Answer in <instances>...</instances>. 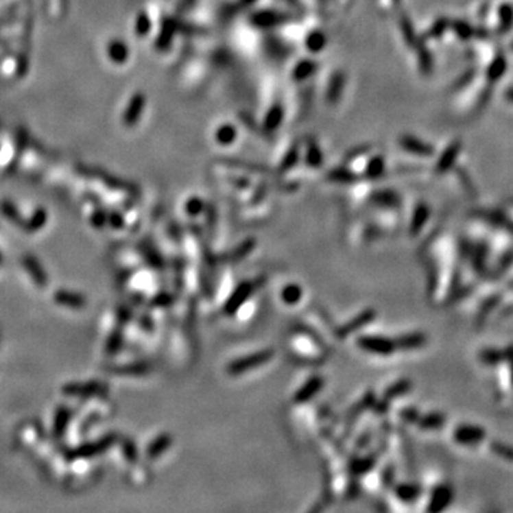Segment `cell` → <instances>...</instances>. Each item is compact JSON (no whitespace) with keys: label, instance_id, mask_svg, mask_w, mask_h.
<instances>
[{"label":"cell","instance_id":"cell-4","mask_svg":"<svg viewBox=\"0 0 513 513\" xmlns=\"http://www.w3.org/2000/svg\"><path fill=\"white\" fill-rule=\"evenodd\" d=\"M324 388V378L320 377V375H314L311 377L302 387L294 394V396H292V402L294 404H305V402L313 399L318 392H321V390Z\"/></svg>","mask_w":513,"mask_h":513},{"label":"cell","instance_id":"cell-7","mask_svg":"<svg viewBox=\"0 0 513 513\" xmlns=\"http://www.w3.org/2000/svg\"><path fill=\"white\" fill-rule=\"evenodd\" d=\"M452 499V490L449 486L446 485H442V486H438L432 497H431V501H429V505H428V510L429 512H439L448 506V503L451 502Z\"/></svg>","mask_w":513,"mask_h":513},{"label":"cell","instance_id":"cell-30","mask_svg":"<svg viewBox=\"0 0 513 513\" xmlns=\"http://www.w3.org/2000/svg\"><path fill=\"white\" fill-rule=\"evenodd\" d=\"M505 97L510 102V103H513V87H509L508 90H506V93H505Z\"/></svg>","mask_w":513,"mask_h":513},{"label":"cell","instance_id":"cell-13","mask_svg":"<svg viewBox=\"0 0 513 513\" xmlns=\"http://www.w3.org/2000/svg\"><path fill=\"white\" fill-rule=\"evenodd\" d=\"M506 69H508V63H506V59L503 54H499V56H497L493 59V62L490 63L488 71H486V76H488V80L489 82H498L505 73H506Z\"/></svg>","mask_w":513,"mask_h":513},{"label":"cell","instance_id":"cell-17","mask_svg":"<svg viewBox=\"0 0 513 513\" xmlns=\"http://www.w3.org/2000/svg\"><path fill=\"white\" fill-rule=\"evenodd\" d=\"M428 217H429V210H428V207L424 206V204H420V206L416 208L415 214H414L412 224H411V232H412V234H416L420 228H422L424 224L427 223Z\"/></svg>","mask_w":513,"mask_h":513},{"label":"cell","instance_id":"cell-21","mask_svg":"<svg viewBox=\"0 0 513 513\" xmlns=\"http://www.w3.org/2000/svg\"><path fill=\"white\" fill-rule=\"evenodd\" d=\"M283 120V110L280 107H274L270 110V113L265 119V124L268 128H276Z\"/></svg>","mask_w":513,"mask_h":513},{"label":"cell","instance_id":"cell-9","mask_svg":"<svg viewBox=\"0 0 513 513\" xmlns=\"http://www.w3.org/2000/svg\"><path fill=\"white\" fill-rule=\"evenodd\" d=\"M401 144L407 152L418 154V156H431L433 153V149L429 144L420 141L412 136H405L401 139Z\"/></svg>","mask_w":513,"mask_h":513},{"label":"cell","instance_id":"cell-25","mask_svg":"<svg viewBox=\"0 0 513 513\" xmlns=\"http://www.w3.org/2000/svg\"><path fill=\"white\" fill-rule=\"evenodd\" d=\"M252 247H254V240L246 241L244 244H241V247H238V248H235L232 251L231 256H232V259H235V260L237 259H243V256H246L252 250Z\"/></svg>","mask_w":513,"mask_h":513},{"label":"cell","instance_id":"cell-18","mask_svg":"<svg viewBox=\"0 0 513 513\" xmlns=\"http://www.w3.org/2000/svg\"><path fill=\"white\" fill-rule=\"evenodd\" d=\"M499 21H501V30L509 32L513 26V8L508 3L499 8Z\"/></svg>","mask_w":513,"mask_h":513},{"label":"cell","instance_id":"cell-26","mask_svg":"<svg viewBox=\"0 0 513 513\" xmlns=\"http://www.w3.org/2000/svg\"><path fill=\"white\" fill-rule=\"evenodd\" d=\"M401 418L407 424H415L416 420H418V418H419V414H418V411L415 408H405L404 411L401 412Z\"/></svg>","mask_w":513,"mask_h":513},{"label":"cell","instance_id":"cell-31","mask_svg":"<svg viewBox=\"0 0 513 513\" xmlns=\"http://www.w3.org/2000/svg\"><path fill=\"white\" fill-rule=\"evenodd\" d=\"M246 2H247V3H250V2H254V0H246Z\"/></svg>","mask_w":513,"mask_h":513},{"label":"cell","instance_id":"cell-12","mask_svg":"<svg viewBox=\"0 0 513 513\" xmlns=\"http://www.w3.org/2000/svg\"><path fill=\"white\" fill-rule=\"evenodd\" d=\"M461 152V141H455L452 143L449 147L442 153L441 158L438 161V171L439 173H445L452 164L455 163L457 154Z\"/></svg>","mask_w":513,"mask_h":513},{"label":"cell","instance_id":"cell-11","mask_svg":"<svg viewBox=\"0 0 513 513\" xmlns=\"http://www.w3.org/2000/svg\"><path fill=\"white\" fill-rule=\"evenodd\" d=\"M445 419H446L445 415L439 414V412H432V414H427V415H424V416H419L415 424H416L420 429H425V431H435V429H439L441 427H444Z\"/></svg>","mask_w":513,"mask_h":513},{"label":"cell","instance_id":"cell-32","mask_svg":"<svg viewBox=\"0 0 513 513\" xmlns=\"http://www.w3.org/2000/svg\"><path fill=\"white\" fill-rule=\"evenodd\" d=\"M512 49H513V43H512Z\"/></svg>","mask_w":513,"mask_h":513},{"label":"cell","instance_id":"cell-24","mask_svg":"<svg viewBox=\"0 0 513 513\" xmlns=\"http://www.w3.org/2000/svg\"><path fill=\"white\" fill-rule=\"evenodd\" d=\"M383 171V161L381 157H377L374 158L370 164H368V176L370 177H379Z\"/></svg>","mask_w":513,"mask_h":513},{"label":"cell","instance_id":"cell-5","mask_svg":"<svg viewBox=\"0 0 513 513\" xmlns=\"http://www.w3.org/2000/svg\"><path fill=\"white\" fill-rule=\"evenodd\" d=\"M377 317V311L375 309H365L362 311V313H359L353 321L346 322L344 326H341L338 329V337L341 338H346L350 334L358 331V329L366 326L368 324H371L374 321V318Z\"/></svg>","mask_w":513,"mask_h":513},{"label":"cell","instance_id":"cell-29","mask_svg":"<svg viewBox=\"0 0 513 513\" xmlns=\"http://www.w3.org/2000/svg\"><path fill=\"white\" fill-rule=\"evenodd\" d=\"M382 481H383V485H391L392 484V479H394V470L392 468L388 469V472H385L383 476H382Z\"/></svg>","mask_w":513,"mask_h":513},{"label":"cell","instance_id":"cell-8","mask_svg":"<svg viewBox=\"0 0 513 513\" xmlns=\"http://www.w3.org/2000/svg\"><path fill=\"white\" fill-rule=\"evenodd\" d=\"M394 341L396 345V350L409 351V350H416V348L424 346L427 344V335L420 334V333H411V334L401 335Z\"/></svg>","mask_w":513,"mask_h":513},{"label":"cell","instance_id":"cell-1","mask_svg":"<svg viewBox=\"0 0 513 513\" xmlns=\"http://www.w3.org/2000/svg\"><path fill=\"white\" fill-rule=\"evenodd\" d=\"M274 354L276 353H274L272 350H263V351L254 353L247 357L237 358L227 366V372L230 375H240V374L252 371L255 368H260V366H263L264 363L272 359Z\"/></svg>","mask_w":513,"mask_h":513},{"label":"cell","instance_id":"cell-6","mask_svg":"<svg viewBox=\"0 0 513 513\" xmlns=\"http://www.w3.org/2000/svg\"><path fill=\"white\" fill-rule=\"evenodd\" d=\"M482 438H484V431L481 428L470 427V425L460 427V428H456L455 432H453L455 441L465 445V446H468L470 444H475L476 441H481Z\"/></svg>","mask_w":513,"mask_h":513},{"label":"cell","instance_id":"cell-27","mask_svg":"<svg viewBox=\"0 0 513 513\" xmlns=\"http://www.w3.org/2000/svg\"><path fill=\"white\" fill-rule=\"evenodd\" d=\"M449 25H448V21H439V22H436L435 23V26L431 29V36H435V38H438V36H441L444 32H445V29L448 27Z\"/></svg>","mask_w":513,"mask_h":513},{"label":"cell","instance_id":"cell-23","mask_svg":"<svg viewBox=\"0 0 513 513\" xmlns=\"http://www.w3.org/2000/svg\"><path fill=\"white\" fill-rule=\"evenodd\" d=\"M314 69H315L314 63H311V62H302V63L296 69V77H297V79H305V77H308V76L311 75V73L314 71Z\"/></svg>","mask_w":513,"mask_h":513},{"label":"cell","instance_id":"cell-22","mask_svg":"<svg viewBox=\"0 0 513 513\" xmlns=\"http://www.w3.org/2000/svg\"><path fill=\"white\" fill-rule=\"evenodd\" d=\"M324 43H325V38L322 36V33H313V34H309L307 39V47L313 51L321 50L324 47Z\"/></svg>","mask_w":513,"mask_h":513},{"label":"cell","instance_id":"cell-28","mask_svg":"<svg viewBox=\"0 0 513 513\" xmlns=\"http://www.w3.org/2000/svg\"><path fill=\"white\" fill-rule=\"evenodd\" d=\"M345 171V170H344ZM333 178H335V180H338V181H345V180H351V176L350 174H348L346 171L345 173H342V170H335V173L331 176Z\"/></svg>","mask_w":513,"mask_h":513},{"label":"cell","instance_id":"cell-16","mask_svg":"<svg viewBox=\"0 0 513 513\" xmlns=\"http://www.w3.org/2000/svg\"><path fill=\"white\" fill-rule=\"evenodd\" d=\"M377 464V457L375 456H365V457H358L353 464H351V470L354 475L361 476L368 473Z\"/></svg>","mask_w":513,"mask_h":513},{"label":"cell","instance_id":"cell-2","mask_svg":"<svg viewBox=\"0 0 513 513\" xmlns=\"http://www.w3.org/2000/svg\"><path fill=\"white\" fill-rule=\"evenodd\" d=\"M357 344L361 350L381 357L392 355L396 351L395 341L381 335H361L358 337Z\"/></svg>","mask_w":513,"mask_h":513},{"label":"cell","instance_id":"cell-19","mask_svg":"<svg viewBox=\"0 0 513 513\" xmlns=\"http://www.w3.org/2000/svg\"><path fill=\"white\" fill-rule=\"evenodd\" d=\"M217 137V141L218 143H222V144H230V143H232L234 141V139H235V130H234V127H231V126H223L222 128H218V132H217V134H215Z\"/></svg>","mask_w":513,"mask_h":513},{"label":"cell","instance_id":"cell-10","mask_svg":"<svg viewBox=\"0 0 513 513\" xmlns=\"http://www.w3.org/2000/svg\"><path fill=\"white\" fill-rule=\"evenodd\" d=\"M411 388H412V382L409 379H399L395 383H392L391 387L383 392L382 402L388 404V402L394 401L395 398L402 396V395H405L407 392H409Z\"/></svg>","mask_w":513,"mask_h":513},{"label":"cell","instance_id":"cell-14","mask_svg":"<svg viewBox=\"0 0 513 513\" xmlns=\"http://www.w3.org/2000/svg\"><path fill=\"white\" fill-rule=\"evenodd\" d=\"M395 494L402 502H414L420 494V488L414 484H401L395 486Z\"/></svg>","mask_w":513,"mask_h":513},{"label":"cell","instance_id":"cell-15","mask_svg":"<svg viewBox=\"0 0 513 513\" xmlns=\"http://www.w3.org/2000/svg\"><path fill=\"white\" fill-rule=\"evenodd\" d=\"M281 301L287 305H296L302 300V288L298 284H287L281 289Z\"/></svg>","mask_w":513,"mask_h":513},{"label":"cell","instance_id":"cell-3","mask_svg":"<svg viewBox=\"0 0 513 513\" xmlns=\"http://www.w3.org/2000/svg\"><path fill=\"white\" fill-rule=\"evenodd\" d=\"M256 285L252 281H246L240 287H238L230 297V300L224 305V313L228 315L235 314L243 304L247 302V300L254 294Z\"/></svg>","mask_w":513,"mask_h":513},{"label":"cell","instance_id":"cell-20","mask_svg":"<svg viewBox=\"0 0 513 513\" xmlns=\"http://www.w3.org/2000/svg\"><path fill=\"white\" fill-rule=\"evenodd\" d=\"M452 29L457 34V38H461L462 40H468L473 36V29L465 22H455L452 25Z\"/></svg>","mask_w":513,"mask_h":513}]
</instances>
